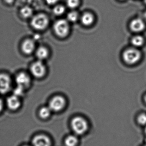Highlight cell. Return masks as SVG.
Wrapping results in <instances>:
<instances>
[{
    "label": "cell",
    "mask_w": 146,
    "mask_h": 146,
    "mask_svg": "<svg viewBox=\"0 0 146 146\" xmlns=\"http://www.w3.org/2000/svg\"><path fill=\"white\" fill-rule=\"evenodd\" d=\"M71 125L74 133L77 135L85 134L88 129V121L84 118L80 116L73 118L72 120Z\"/></svg>",
    "instance_id": "obj_1"
},
{
    "label": "cell",
    "mask_w": 146,
    "mask_h": 146,
    "mask_svg": "<svg viewBox=\"0 0 146 146\" xmlns=\"http://www.w3.org/2000/svg\"><path fill=\"white\" fill-rule=\"evenodd\" d=\"M123 58L124 61L127 64H135L141 60V53L137 48H128L123 53Z\"/></svg>",
    "instance_id": "obj_2"
},
{
    "label": "cell",
    "mask_w": 146,
    "mask_h": 146,
    "mask_svg": "<svg viewBox=\"0 0 146 146\" xmlns=\"http://www.w3.org/2000/svg\"><path fill=\"white\" fill-rule=\"evenodd\" d=\"M54 29L56 35L60 37H65L68 35L70 31V26L66 20L60 19L54 24Z\"/></svg>",
    "instance_id": "obj_3"
},
{
    "label": "cell",
    "mask_w": 146,
    "mask_h": 146,
    "mask_svg": "<svg viewBox=\"0 0 146 146\" xmlns=\"http://www.w3.org/2000/svg\"><path fill=\"white\" fill-rule=\"evenodd\" d=\"M48 18L45 14H40L36 15L31 20V25L33 28L38 30H42L48 25Z\"/></svg>",
    "instance_id": "obj_4"
},
{
    "label": "cell",
    "mask_w": 146,
    "mask_h": 146,
    "mask_svg": "<svg viewBox=\"0 0 146 146\" xmlns=\"http://www.w3.org/2000/svg\"><path fill=\"white\" fill-rule=\"evenodd\" d=\"M66 104L64 97L60 96H57L52 98L49 103V107L52 111L58 112L64 109Z\"/></svg>",
    "instance_id": "obj_5"
},
{
    "label": "cell",
    "mask_w": 146,
    "mask_h": 146,
    "mask_svg": "<svg viewBox=\"0 0 146 146\" xmlns=\"http://www.w3.org/2000/svg\"><path fill=\"white\" fill-rule=\"evenodd\" d=\"M30 70L34 76L37 78H40L44 76L46 74V66L41 60H39L32 64Z\"/></svg>",
    "instance_id": "obj_6"
},
{
    "label": "cell",
    "mask_w": 146,
    "mask_h": 146,
    "mask_svg": "<svg viewBox=\"0 0 146 146\" xmlns=\"http://www.w3.org/2000/svg\"><path fill=\"white\" fill-rule=\"evenodd\" d=\"M11 81L10 77L5 74H0V94H5L10 90Z\"/></svg>",
    "instance_id": "obj_7"
},
{
    "label": "cell",
    "mask_w": 146,
    "mask_h": 146,
    "mask_svg": "<svg viewBox=\"0 0 146 146\" xmlns=\"http://www.w3.org/2000/svg\"><path fill=\"white\" fill-rule=\"evenodd\" d=\"M146 27L144 20L140 18L135 19L131 22L130 28L132 31L136 33L141 32Z\"/></svg>",
    "instance_id": "obj_8"
},
{
    "label": "cell",
    "mask_w": 146,
    "mask_h": 146,
    "mask_svg": "<svg viewBox=\"0 0 146 146\" xmlns=\"http://www.w3.org/2000/svg\"><path fill=\"white\" fill-rule=\"evenodd\" d=\"M16 82L18 86L24 88H28L31 83V78L29 75L24 72H21L17 75L16 77Z\"/></svg>",
    "instance_id": "obj_9"
},
{
    "label": "cell",
    "mask_w": 146,
    "mask_h": 146,
    "mask_svg": "<svg viewBox=\"0 0 146 146\" xmlns=\"http://www.w3.org/2000/svg\"><path fill=\"white\" fill-rule=\"evenodd\" d=\"M32 142L33 145L36 146H49L51 144L50 138L44 135H39L35 137Z\"/></svg>",
    "instance_id": "obj_10"
},
{
    "label": "cell",
    "mask_w": 146,
    "mask_h": 146,
    "mask_svg": "<svg viewBox=\"0 0 146 146\" xmlns=\"http://www.w3.org/2000/svg\"><path fill=\"white\" fill-rule=\"evenodd\" d=\"M7 106L11 110H16L21 106V102L19 96L13 94L7 98Z\"/></svg>",
    "instance_id": "obj_11"
},
{
    "label": "cell",
    "mask_w": 146,
    "mask_h": 146,
    "mask_svg": "<svg viewBox=\"0 0 146 146\" xmlns=\"http://www.w3.org/2000/svg\"><path fill=\"white\" fill-rule=\"evenodd\" d=\"M35 45L34 41L30 39L25 40L22 44V50L26 54H30L35 50Z\"/></svg>",
    "instance_id": "obj_12"
},
{
    "label": "cell",
    "mask_w": 146,
    "mask_h": 146,
    "mask_svg": "<svg viewBox=\"0 0 146 146\" xmlns=\"http://www.w3.org/2000/svg\"><path fill=\"white\" fill-rule=\"evenodd\" d=\"M81 20L84 25L88 26L93 23L94 19V16L91 13H86L82 16Z\"/></svg>",
    "instance_id": "obj_13"
},
{
    "label": "cell",
    "mask_w": 146,
    "mask_h": 146,
    "mask_svg": "<svg viewBox=\"0 0 146 146\" xmlns=\"http://www.w3.org/2000/svg\"><path fill=\"white\" fill-rule=\"evenodd\" d=\"M36 54L39 60H43L46 58L48 56V50L44 47H40L36 50Z\"/></svg>",
    "instance_id": "obj_14"
},
{
    "label": "cell",
    "mask_w": 146,
    "mask_h": 146,
    "mask_svg": "<svg viewBox=\"0 0 146 146\" xmlns=\"http://www.w3.org/2000/svg\"><path fill=\"white\" fill-rule=\"evenodd\" d=\"M131 42L135 47H139L142 46L144 44V39L141 36H135L131 39Z\"/></svg>",
    "instance_id": "obj_15"
},
{
    "label": "cell",
    "mask_w": 146,
    "mask_h": 146,
    "mask_svg": "<svg viewBox=\"0 0 146 146\" xmlns=\"http://www.w3.org/2000/svg\"><path fill=\"white\" fill-rule=\"evenodd\" d=\"M78 138L75 135H70L67 136L65 140V143L66 146H74L78 143Z\"/></svg>",
    "instance_id": "obj_16"
},
{
    "label": "cell",
    "mask_w": 146,
    "mask_h": 146,
    "mask_svg": "<svg viewBox=\"0 0 146 146\" xmlns=\"http://www.w3.org/2000/svg\"><path fill=\"white\" fill-rule=\"evenodd\" d=\"M52 110L49 107H43L42 108L39 112L40 117L42 119L47 118L50 116Z\"/></svg>",
    "instance_id": "obj_17"
},
{
    "label": "cell",
    "mask_w": 146,
    "mask_h": 146,
    "mask_svg": "<svg viewBox=\"0 0 146 146\" xmlns=\"http://www.w3.org/2000/svg\"><path fill=\"white\" fill-rule=\"evenodd\" d=\"M33 10L29 7H25L21 10V15L25 18L30 17L33 15Z\"/></svg>",
    "instance_id": "obj_18"
},
{
    "label": "cell",
    "mask_w": 146,
    "mask_h": 146,
    "mask_svg": "<svg viewBox=\"0 0 146 146\" xmlns=\"http://www.w3.org/2000/svg\"><path fill=\"white\" fill-rule=\"evenodd\" d=\"M68 21L72 23H75L77 21L78 19V14L76 11H72L69 13L67 16Z\"/></svg>",
    "instance_id": "obj_19"
},
{
    "label": "cell",
    "mask_w": 146,
    "mask_h": 146,
    "mask_svg": "<svg viewBox=\"0 0 146 146\" xmlns=\"http://www.w3.org/2000/svg\"><path fill=\"white\" fill-rule=\"evenodd\" d=\"M65 9L63 6H56L53 9V12L54 14L57 16H60L62 15L64 13Z\"/></svg>",
    "instance_id": "obj_20"
},
{
    "label": "cell",
    "mask_w": 146,
    "mask_h": 146,
    "mask_svg": "<svg viewBox=\"0 0 146 146\" xmlns=\"http://www.w3.org/2000/svg\"><path fill=\"white\" fill-rule=\"evenodd\" d=\"M79 0H67V5L71 9L76 8L79 5Z\"/></svg>",
    "instance_id": "obj_21"
},
{
    "label": "cell",
    "mask_w": 146,
    "mask_h": 146,
    "mask_svg": "<svg viewBox=\"0 0 146 146\" xmlns=\"http://www.w3.org/2000/svg\"><path fill=\"white\" fill-rule=\"evenodd\" d=\"M137 121L138 123L141 125H146V114L142 113L137 117Z\"/></svg>",
    "instance_id": "obj_22"
},
{
    "label": "cell",
    "mask_w": 146,
    "mask_h": 146,
    "mask_svg": "<svg viewBox=\"0 0 146 146\" xmlns=\"http://www.w3.org/2000/svg\"><path fill=\"white\" fill-rule=\"evenodd\" d=\"M25 89L22 87L17 85V87L13 91V94L19 97L22 95L24 92Z\"/></svg>",
    "instance_id": "obj_23"
},
{
    "label": "cell",
    "mask_w": 146,
    "mask_h": 146,
    "mask_svg": "<svg viewBox=\"0 0 146 146\" xmlns=\"http://www.w3.org/2000/svg\"><path fill=\"white\" fill-rule=\"evenodd\" d=\"M59 0H46L47 3L49 5H54L57 3Z\"/></svg>",
    "instance_id": "obj_24"
},
{
    "label": "cell",
    "mask_w": 146,
    "mask_h": 146,
    "mask_svg": "<svg viewBox=\"0 0 146 146\" xmlns=\"http://www.w3.org/2000/svg\"><path fill=\"white\" fill-rule=\"evenodd\" d=\"M3 107H4V104H3V101L1 99H0V112L3 110Z\"/></svg>",
    "instance_id": "obj_25"
},
{
    "label": "cell",
    "mask_w": 146,
    "mask_h": 146,
    "mask_svg": "<svg viewBox=\"0 0 146 146\" xmlns=\"http://www.w3.org/2000/svg\"><path fill=\"white\" fill-rule=\"evenodd\" d=\"M5 1L7 3H8V4H11L13 2L14 0H5Z\"/></svg>",
    "instance_id": "obj_26"
},
{
    "label": "cell",
    "mask_w": 146,
    "mask_h": 146,
    "mask_svg": "<svg viewBox=\"0 0 146 146\" xmlns=\"http://www.w3.org/2000/svg\"><path fill=\"white\" fill-rule=\"evenodd\" d=\"M143 18H144V19L146 21V11L145 12V13L143 14Z\"/></svg>",
    "instance_id": "obj_27"
},
{
    "label": "cell",
    "mask_w": 146,
    "mask_h": 146,
    "mask_svg": "<svg viewBox=\"0 0 146 146\" xmlns=\"http://www.w3.org/2000/svg\"><path fill=\"white\" fill-rule=\"evenodd\" d=\"M144 100L145 103H146V94L145 95V96H144Z\"/></svg>",
    "instance_id": "obj_28"
},
{
    "label": "cell",
    "mask_w": 146,
    "mask_h": 146,
    "mask_svg": "<svg viewBox=\"0 0 146 146\" xmlns=\"http://www.w3.org/2000/svg\"><path fill=\"white\" fill-rule=\"evenodd\" d=\"M144 131H145V134H146V127H145V129H144Z\"/></svg>",
    "instance_id": "obj_29"
},
{
    "label": "cell",
    "mask_w": 146,
    "mask_h": 146,
    "mask_svg": "<svg viewBox=\"0 0 146 146\" xmlns=\"http://www.w3.org/2000/svg\"><path fill=\"white\" fill-rule=\"evenodd\" d=\"M144 2L146 4V0H144Z\"/></svg>",
    "instance_id": "obj_30"
}]
</instances>
